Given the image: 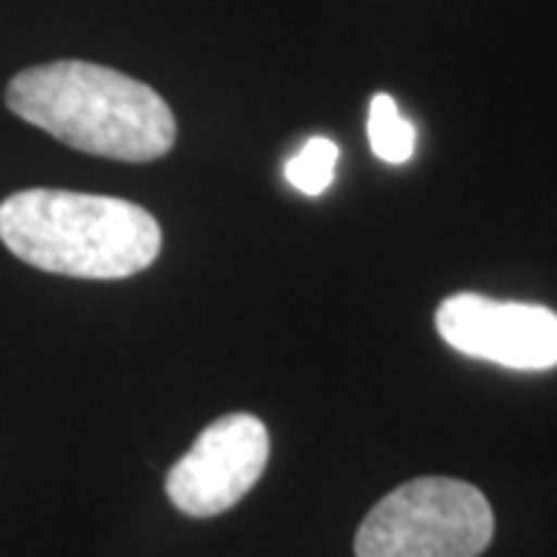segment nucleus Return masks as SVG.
I'll list each match as a JSON object with an SVG mask.
<instances>
[{"instance_id":"5","label":"nucleus","mask_w":557,"mask_h":557,"mask_svg":"<svg viewBox=\"0 0 557 557\" xmlns=\"http://www.w3.org/2000/svg\"><path fill=\"white\" fill-rule=\"evenodd\" d=\"M437 332L458 354L505 369L545 372L557 366V313L539 304L453 295L437 307Z\"/></svg>"},{"instance_id":"3","label":"nucleus","mask_w":557,"mask_h":557,"mask_svg":"<svg viewBox=\"0 0 557 557\" xmlns=\"http://www.w3.org/2000/svg\"><path fill=\"white\" fill-rule=\"evenodd\" d=\"M496 518L478 486L453 478H418L397 486L366 515L357 557H480Z\"/></svg>"},{"instance_id":"7","label":"nucleus","mask_w":557,"mask_h":557,"mask_svg":"<svg viewBox=\"0 0 557 557\" xmlns=\"http://www.w3.org/2000/svg\"><path fill=\"white\" fill-rule=\"evenodd\" d=\"M335 164L338 143L329 137H310L300 146L298 156H292L285 164V180L304 196H322L335 180Z\"/></svg>"},{"instance_id":"1","label":"nucleus","mask_w":557,"mask_h":557,"mask_svg":"<svg viewBox=\"0 0 557 557\" xmlns=\"http://www.w3.org/2000/svg\"><path fill=\"white\" fill-rule=\"evenodd\" d=\"M13 115L65 146L115 161H156L174 149L177 121L159 94L97 62L32 65L7 87Z\"/></svg>"},{"instance_id":"4","label":"nucleus","mask_w":557,"mask_h":557,"mask_svg":"<svg viewBox=\"0 0 557 557\" xmlns=\"http://www.w3.org/2000/svg\"><path fill=\"white\" fill-rule=\"evenodd\" d=\"M270 458V434L248 412L218 418L168 474V498L189 518H218L239 505Z\"/></svg>"},{"instance_id":"2","label":"nucleus","mask_w":557,"mask_h":557,"mask_svg":"<svg viewBox=\"0 0 557 557\" xmlns=\"http://www.w3.org/2000/svg\"><path fill=\"white\" fill-rule=\"evenodd\" d=\"M0 242L44 273L127 278L156 263L161 226L134 201L25 189L0 201Z\"/></svg>"},{"instance_id":"6","label":"nucleus","mask_w":557,"mask_h":557,"mask_svg":"<svg viewBox=\"0 0 557 557\" xmlns=\"http://www.w3.org/2000/svg\"><path fill=\"white\" fill-rule=\"evenodd\" d=\"M369 146L387 164H406L416 156V127L399 115L391 94H375L369 102Z\"/></svg>"}]
</instances>
